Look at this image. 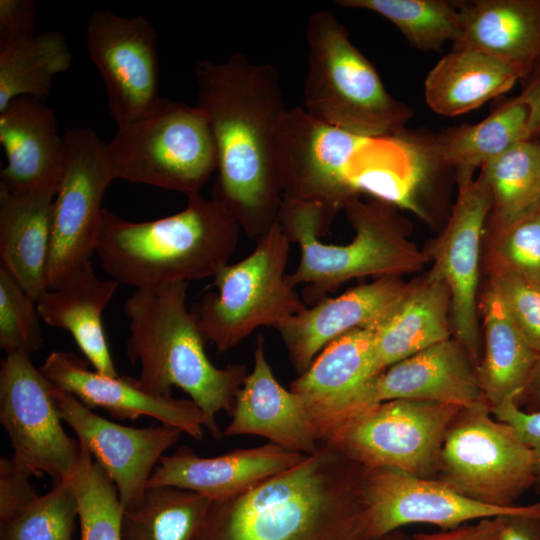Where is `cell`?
I'll use <instances>...</instances> for the list:
<instances>
[{
	"mask_svg": "<svg viewBox=\"0 0 540 540\" xmlns=\"http://www.w3.org/2000/svg\"><path fill=\"white\" fill-rule=\"evenodd\" d=\"M196 106L206 115L217 151L214 199L250 238L277 221L283 192L275 163V135L287 110L278 69L243 53L194 68Z\"/></svg>",
	"mask_w": 540,
	"mask_h": 540,
	"instance_id": "obj_1",
	"label": "cell"
},
{
	"mask_svg": "<svg viewBox=\"0 0 540 540\" xmlns=\"http://www.w3.org/2000/svg\"><path fill=\"white\" fill-rule=\"evenodd\" d=\"M363 472L321 444L298 465L212 502L199 540H376Z\"/></svg>",
	"mask_w": 540,
	"mask_h": 540,
	"instance_id": "obj_2",
	"label": "cell"
},
{
	"mask_svg": "<svg viewBox=\"0 0 540 540\" xmlns=\"http://www.w3.org/2000/svg\"><path fill=\"white\" fill-rule=\"evenodd\" d=\"M240 225L220 201L200 193L183 210L133 222L104 209L95 254L119 284L152 289L214 277L228 264Z\"/></svg>",
	"mask_w": 540,
	"mask_h": 540,
	"instance_id": "obj_3",
	"label": "cell"
},
{
	"mask_svg": "<svg viewBox=\"0 0 540 540\" xmlns=\"http://www.w3.org/2000/svg\"><path fill=\"white\" fill-rule=\"evenodd\" d=\"M189 283L136 289L126 300L129 336L126 353L140 363L137 383L144 391L172 396L176 386L187 393L204 416L203 426L220 439L216 415L232 412L235 395L248 369L243 364L218 368L205 351L203 337L186 297Z\"/></svg>",
	"mask_w": 540,
	"mask_h": 540,
	"instance_id": "obj_4",
	"label": "cell"
},
{
	"mask_svg": "<svg viewBox=\"0 0 540 540\" xmlns=\"http://www.w3.org/2000/svg\"><path fill=\"white\" fill-rule=\"evenodd\" d=\"M344 210L355 233L353 240L326 244L320 237L335 214L315 202L283 197L277 222L300 249L299 263L287 278L293 287L304 285L306 300L315 304L350 280L401 277L429 262L425 250L409 239L408 222L394 204L356 197Z\"/></svg>",
	"mask_w": 540,
	"mask_h": 540,
	"instance_id": "obj_5",
	"label": "cell"
},
{
	"mask_svg": "<svg viewBox=\"0 0 540 540\" xmlns=\"http://www.w3.org/2000/svg\"><path fill=\"white\" fill-rule=\"evenodd\" d=\"M305 41L302 109L307 114L364 137L390 138L405 132L412 109L389 94L336 15L329 10L312 12Z\"/></svg>",
	"mask_w": 540,
	"mask_h": 540,
	"instance_id": "obj_6",
	"label": "cell"
},
{
	"mask_svg": "<svg viewBox=\"0 0 540 540\" xmlns=\"http://www.w3.org/2000/svg\"><path fill=\"white\" fill-rule=\"evenodd\" d=\"M107 156L115 179L176 191L187 197L217 170V151L204 112L166 97L117 125Z\"/></svg>",
	"mask_w": 540,
	"mask_h": 540,
	"instance_id": "obj_7",
	"label": "cell"
},
{
	"mask_svg": "<svg viewBox=\"0 0 540 540\" xmlns=\"http://www.w3.org/2000/svg\"><path fill=\"white\" fill-rule=\"evenodd\" d=\"M290 244L276 221L248 256L217 272V292L206 293L192 308L203 337L218 354L257 328H276L306 307L287 278Z\"/></svg>",
	"mask_w": 540,
	"mask_h": 540,
	"instance_id": "obj_8",
	"label": "cell"
},
{
	"mask_svg": "<svg viewBox=\"0 0 540 540\" xmlns=\"http://www.w3.org/2000/svg\"><path fill=\"white\" fill-rule=\"evenodd\" d=\"M382 138L325 124L302 107L287 108L275 135L283 197L315 202L336 214L366 193L383 157H367Z\"/></svg>",
	"mask_w": 540,
	"mask_h": 540,
	"instance_id": "obj_9",
	"label": "cell"
},
{
	"mask_svg": "<svg viewBox=\"0 0 540 540\" xmlns=\"http://www.w3.org/2000/svg\"><path fill=\"white\" fill-rule=\"evenodd\" d=\"M435 478L478 502L512 507L534 487V456L518 431L481 401L462 407L451 422Z\"/></svg>",
	"mask_w": 540,
	"mask_h": 540,
	"instance_id": "obj_10",
	"label": "cell"
},
{
	"mask_svg": "<svg viewBox=\"0 0 540 540\" xmlns=\"http://www.w3.org/2000/svg\"><path fill=\"white\" fill-rule=\"evenodd\" d=\"M461 408L405 399L380 402L346 418L321 444L367 469L435 478L445 434Z\"/></svg>",
	"mask_w": 540,
	"mask_h": 540,
	"instance_id": "obj_11",
	"label": "cell"
},
{
	"mask_svg": "<svg viewBox=\"0 0 540 540\" xmlns=\"http://www.w3.org/2000/svg\"><path fill=\"white\" fill-rule=\"evenodd\" d=\"M65 165L54 197L48 288L57 287L96 252L103 198L115 180L104 143L90 127L66 129Z\"/></svg>",
	"mask_w": 540,
	"mask_h": 540,
	"instance_id": "obj_12",
	"label": "cell"
},
{
	"mask_svg": "<svg viewBox=\"0 0 540 540\" xmlns=\"http://www.w3.org/2000/svg\"><path fill=\"white\" fill-rule=\"evenodd\" d=\"M61 421L53 384L30 355L6 354L0 370V422L13 454L37 477L49 475L53 484L71 479L82 453L80 442L65 433Z\"/></svg>",
	"mask_w": 540,
	"mask_h": 540,
	"instance_id": "obj_13",
	"label": "cell"
},
{
	"mask_svg": "<svg viewBox=\"0 0 540 540\" xmlns=\"http://www.w3.org/2000/svg\"><path fill=\"white\" fill-rule=\"evenodd\" d=\"M458 191L447 223L424 249L451 293L453 337L469 353L476 368L482 354L479 328V268L482 240L491 199L482 178L457 176Z\"/></svg>",
	"mask_w": 540,
	"mask_h": 540,
	"instance_id": "obj_14",
	"label": "cell"
},
{
	"mask_svg": "<svg viewBox=\"0 0 540 540\" xmlns=\"http://www.w3.org/2000/svg\"><path fill=\"white\" fill-rule=\"evenodd\" d=\"M85 46L103 79L108 109L117 125L160 100L158 34L147 18L95 10L87 21Z\"/></svg>",
	"mask_w": 540,
	"mask_h": 540,
	"instance_id": "obj_15",
	"label": "cell"
},
{
	"mask_svg": "<svg viewBox=\"0 0 540 540\" xmlns=\"http://www.w3.org/2000/svg\"><path fill=\"white\" fill-rule=\"evenodd\" d=\"M363 492L376 540L411 524L434 525L445 530L498 516L540 517V501L512 507L491 506L457 492L436 478L388 468H364Z\"/></svg>",
	"mask_w": 540,
	"mask_h": 540,
	"instance_id": "obj_16",
	"label": "cell"
},
{
	"mask_svg": "<svg viewBox=\"0 0 540 540\" xmlns=\"http://www.w3.org/2000/svg\"><path fill=\"white\" fill-rule=\"evenodd\" d=\"M53 393L62 421L112 480L123 510L135 507L144 496L156 463L177 443L182 431L165 424L146 428L119 425L92 412L72 393L54 384Z\"/></svg>",
	"mask_w": 540,
	"mask_h": 540,
	"instance_id": "obj_17",
	"label": "cell"
},
{
	"mask_svg": "<svg viewBox=\"0 0 540 540\" xmlns=\"http://www.w3.org/2000/svg\"><path fill=\"white\" fill-rule=\"evenodd\" d=\"M88 364L71 352L53 351L39 369L91 410L104 409L120 420L149 416L202 440L204 416L192 400L148 393L136 378L106 376L90 370Z\"/></svg>",
	"mask_w": 540,
	"mask_h": 540,
	"instance_id": "obj_18",
	"label": "cell"
},
{
	"mask_svg": "<svg viewBox=\"0 0 540 540\" xmlns=\"http://www.w3.org/2000/svg\"><path fill=\"white\" fill-rule=\"evenodd\" d=\"M374 329H356L333 340L290 384L320 444L352 413L364 386L379 374Z\"/></svg>",
	"mask_w": 540,
	"mask_h": 540,
	"instance_id": "obj_19",
	"label": "cell"
},
{
	"mask_svg": "<svg viewBox=\"0 0 540 540\" xmlns=\"http://www.w3.org/2000/svg\"><path fill=\"white\" fill-rule=\"evenodd\" d=\"M396 399L459 407L484 401L477 368L467 350L454 337L405 358L374 376L360 392L350 416L371 405Z\"/></svg>",
	"mask_w": 540,
	"mask_h": 540,
	"instance_id": "obj_20",
	"label": "cell"
},
{
	"mask_svg": "<svg viewBox=\"0 0 540 540\" xmlns=\"http://www.w3.org/2000/svg\"><path fill=\"white\" fill-rule=\"evenodd\" d=\"M408 287L399 276L376 278L336 297H325L276 329L295 370L302 374L333 340L356 329L376 327L395 308Z\"/></svg>",
	"mask_w": 540,
	"mask_h": 540,
	"instance_id": "obj_21",
	"label": "cell"
},
{
	"mask_svg": "<svg viewBox=\"0 0 540 540\" xmlns=\"http://www.w3.org/2000/svg\"><path fill=\"white\" fill-rule=\"evenodd\" d=\"M0 143L7 158L1 187L15 194L56 195L65 165V141L50 107L31 97L12 100L0 112Z\"/></svg>",
	"mask_w": 540,
	"mask_h": 540,
	"instance_id": "obj_22",
	"label": "cell"
},
{
	"mask_svg": "<svg viewBox=\"0 0 540 540\" xmlns=\"http://www.w3.org/2000/svg\"><path fill=\"white\" fill-rule=\"evenodd\" d=\"M308 455L273 443L235 449L216 457H200L187 446L163 455L147 487L172 486L221 501L239 495L265 479L286 471Z\"/></svg>",
	"mask_w": 540,
	"mask_h": 540,
	"instance_id": "obj_23",
	"label": "cell"
},
{
	"mask_svg": "<svg viewBox=\"0 0 540 540\" xmlns=\"http://www.w3.org/2000/svg\"><path fill=\"white\" fill-rule=\"evenodd\" d=\"M231 416L224 436L257 435L308 456L320 448L301 399L275 378L261 335L254 349L253 369L236 392Z\"/></svg>",
	"mask_w": 540,
	"mask_h": 540,
	"instance_id": "obj_24",
	"label": "cell"
},
{
	"mask_svg": "<svg viewBox=\"0 0 540 540\" xmlns=\"http://www.w3.org/2000/svg\"><path fill=\"white\" fill-rule=\"evenodd\" d=\"M423 170L455 169L457 176H473L474 171L498 157L514 144L530 139L529 110L516 96L475 123L451 128L435 135L402 133Z\"/></svg>",
	"mask_w": 540,
	"mask_h": 540,
	"instance_id": "obj_25",
	"label": "cell"
},
{
	"mask_svg": "<svg viewBox=\"0 0 540 540\" xmlns=\"http://www.w3.org/2000/svg\"><path fill=\"white\" fill-rule=\"evenodd\" d=\"M451 293L433 268L408 282L392 312L374 329L378 372L452 337Z\"/></svg>",
	"mask_w": 540,
	"mask_h": 540,
	"instance_id": "obj_26",
	"label": "cell"
},
{
	"mask_svg": "<svg viewBox=\"0 0 540 540\" xmlns=\"http://www.w3.org/2000/svg\"><path fill=\"white\" fill-rule=\"evenodd\" d=\"M461 33L452 47L482 51L510 66L523 80L540 55V0L457 2Z\"/></svg>",
	"mask_w": 540,
	"mask_h": 540,
	"instance_id": "obj_27",
	"label": "cell"
},
{
	"mask_svg": "<svg viewBox=\"0 0 540 540\" xmlns=\"http://www.w3.org/2000/svg\"><path fill=\"white\" fill-rule=\"evenodd\" d=\"M118 286L112 278H98L87 260L37 301L41 319L49 326L68 331L94 370L110 377L119 375L103 329L102 314Z\"/></svg>",
	"mask_w": 540,
	"mask_h": 540,
	"instance_id": "obj_28",
	"label": "cell"
},
{
	"mask_svg": "<svg viewBox=\"0 0 540 540\" xmlns=\"http://www.w3.org/2000/svg\"><path fill=\"white\" fill-rule=\"evenodd\" d=\"M54 194L0 186V265L36 302L48 291Z\"/></svg>",
	"mask_w": 540,
	"mask_h": 540,
	"instance_id": "obj_29",
	"label": "cell"
},
{
	"mask_svg": "<svg viewBox=\"0 0 540 540\" xmlns=\"http://www.w3.org/2000/svg\"><path fill=\"white\" fill-rule=\"evenodd\" d=\"M517 81L504 62L477 49L452 47L427 74L424 96L436 114L456 117L503 95Z\"/></svg>",
	"mask_w": 540,
	"mask_h": 540,
	"instance_id": "obj_30",
	"label": "cell"
},
{
	"mask_svg": "<svg viewBox=\"0 0 540 540\" xmlns=\"http://www.w3.org/2000/svg\"><path fill=\"white\" fill-rule=\"evenodd\" d=\"M478 306L483 335L477 377L484 401L494 408L508 398L519 397L538 354L519 332L488 281L479 294Z\"/></svg>",
	"mask_w": 540,
	"mask_h": 540,
	"instance_id": "obj_31",
	"label": "cell"
},
{
	"mask_svg": "<svg viewBox=\"0 0 540 540\" xmlns=\"http://www.w3.org/2000/svg\"><path fill=\"white\" fill-rule=\"evenodd\" d=\"M479 176L491 199L488 227H501L536 212L540 209V141L514 144L486 163Z\"/></svg>",
	"mask_w": 540,
	"mask_h": 540,
	"instance_id": "obj_32",
	"label": "cell"
},
{
	"mask_svg": "<svg viewBox=\"0 0 540 540\" xmlns=\"http://www.w3.org/2000/svg\"><path fill=\"white\" fill-rule=\"evenodd\" d=\"M211 504L189 490L147 487L142 500L124 511L122 540H199Z\"/></svg>",
	"mask_w": 540,
	"mask_h": 540,
	"instance_id": "obj_33",
	"label": "cell"
},
{
	"mask_svg": "<svg viewBox=\"0 0 540 540\" xmlns=\"http://www.w3.org/2000/svg\"><path fill=\"white\" fill-rule=\"evenodd\" d=\"M72 52L62 32L49 30L0 51V112L14 99L44 102L54 78L67 71Z\"/></svg>",
	"mask_w": 540,
	"mask_h": 540,
	"instance_id": "obj_34",
	"label": "cell"
},
{
	"mask_svg": "<svg viewBox=\"0 0 540 540\" xmlns=\"http://www.w3.org/2000/svg\"><path fill=\"white\" fill-rule=\"evenodd\" d=\"M348 9L374 12L402 33L406 41L421 51H439L461 33V13L457 2L446 0H337Z\"/></svg>",
	"mask_w": 540,
	"mask_h": 540,
	"instance_id": "obj_35",
	"label": "cell"
},
{
	"mask_svg": "<svg viewBox=\"0 0 540 540\" xmlns=\"http://www.w3.org/2000/svg\"><path fill=\"white\" fill-rule=\"evenodd\" d=\"M67 483L78 502L80 540H122L124 510L117 489L84 446L78 467Z\"/></svg>",
	"mask_w": 540,
	"mask_h": 540,
	"instance_id": "obj_36",
	"label": "cell"
},
{
	"mask_svg": "<svg viewBox=\"0 0 540 540\" xmlns=\"http://www.w3.org/2000/svg\"><path fill=\"white\" fill-rule=\"evenodd\" d=\"M78 502L67 482L37 495L10 519L0 522V540H72Z\"/></svg>",
	"mask_w": 540,
	"mask_h": 540,
	"instance_id": "obj_37",
	"label": "cell"
},
{
	"mask_svg": "<svg viewBox=\"0 0 540 540\" xmlns=\"http://www.w3.org/2000/svg\"><path fill=\"white\" fill-rule=\"evenodd\" d=\"M484 246L487 275L508 272L540 288V209L510 224L488 227Z\"/></svg>",
	"mask_w": 540,
	"mask_h": 540,
	"instance_id": "obj_38",
	"label": "cell"
},
{
	"mask_svg": "<svg viewBox=\"0 0 540 540\" xmlns=\"http://www.w3.org/2000/svg\"><path fill=\"white\" fill-rule=\"evenodd\" d=\"M37 302L0 265V347L30 355L43 344Z\"/></svg>",
	"mask_w": 540,
	"mask_h": 540,
	"instance_id": "obj_39",
	"label": "cell"
},
{
	"mask_svg": "<svg viewBox=\"0 0 540 540\" xmlns=\"http://www.w3.org/2000/svg\"><path fill=\"white\" fill-rule=\"evenodd\" d=\"M487 281L497 291L519 332L540 354V288L508 272L487 275Z\"/></svg>",
	"mask_w": 540,
	"mask_h": 540,
	"instance_id": "obj_40",
	"label": "cell"
},
{
	"mask_svg": "<svg viewBox=\"0 0 540 540\" xmlns=\"http://www.w3.org/2000/svg\"><path fill=\"white\" fill-rule=\"evenodd\" d=\"M36 473L20 458L0 459V522H4L28 505L38 494L30 482Z\"/></svg>",
	"mask_w": 540,
	"mask_h": 540,
	"instance_id": "obj_41",
	"label": "cell"
},
{
	"mask_svg": "<svg viewBox=\"0 0 540 540\" xmlns=\"http://www.w3.org/2000/svg\"><path fill=\"white\" fill-rule=\"evenodd\" d=\"M36 17L33 0H0V51L32 38Z\"/></svg>",
	"mask_w": 540,
	"mask_h": 540,
	"instance_id": "obj_42",
	"label": "cell"
},
{
	"mask_svg": "<svg viewBox=\"0 0 540 540\" xmlns=\"http://www.w3.org/2000/svg\"><path fill=\"white\" fill-rule=\"evenodd\" d=\"M517 397H511L494 408L495 418L512 425L529 445L534 456V489L540 494V411L526 412L517 405Z\"/></svg>",
	"mask_w": 540,
	"mask_h": 540,
	"instance_id": "obj_43",
	"label": "cell"
},
{
	"mask_svg": "<svg viewBox=\"0 0 540 540\" xmlns=\"http://www.w3.org/2000/svg\"><path fill=\"white\" fill-rule=\"evenodd\" d=\"M503 517L484 518L437 532H420L410 536V540H500Z\"/></svg>",
	"mask_w": 540,
	"mask_h": 540,
	"instance_id": "obj_44",
	"label": "cell"
},
{
	"mask_svg": "<svg viewBox=\"0 0 540 540\" xmlns=\"http://www.w3.org/2000/svg\"><path fill=\"white\" fill-rule=\"evenodd\" d=\"M521 91L516 96L529 110V137H540V55L528 75L520 81Z\"/></svg>",
	"mask_w": 540,
	"mask_h": 540,
	"instance_id": "obj_45",
	"label": "cell"
},
{
	"mask_svg": "<svg viewBox=\"0 0 540 540\" xmlns=\"http://www.w3.org/2000/svg\"><path fill=\"white\" fill-rule=\"evenodd\" d=\"M500 540H540V517L532 515L504 516Z\"/></svg>",
	"mask_w": 540,
	"mask_h": 540,
	"instance_id": "obj_46",
	"label": "cell"
},
{
	"mask_svg": "<svg viewBox=\"0 0 540 540\" xmlns=\"http://www.w3.org/2000/svg\"><path fill=\"white\" fill-rule=\"evenodd\" d=\"M516 402L526 412L540 411V354L537 355L530 376Z\"/></svg>",
	"mask_w": 540,
	"mask_h": 540,
	"instance_id": "obj_47",
	"label": "cell"
},
{
	"mask_svg": "<svg viewBox=\"0 0 540 540\" xmlns=\"http://www.w3.org/2000/svg\"><path fill=\"white\" fill-rule=\"evenodd\" d=\"M377 540H410L408 536L402 529L391 532Z\"/></svg>",
	"mask_w": 540,
	"mask_h": 540,
	"instance_id": "obj_48",
	"label": "cell"
},
{
	"mask_svg": "<svg viewBox=\"0 0 540 540\" xmlns=\"http://www.w3.org/2000/svg\"><path fill=\"white\" fill-rule=\"evenodd\" d=\"M536 139H538V140L540 141V137H538V138H536Z\"/></svg>",
	"mask_w": 540,
	"mask_h": 540,
	"instance_id": "obj_49",
	"label": "cell"
}]
</instances>
